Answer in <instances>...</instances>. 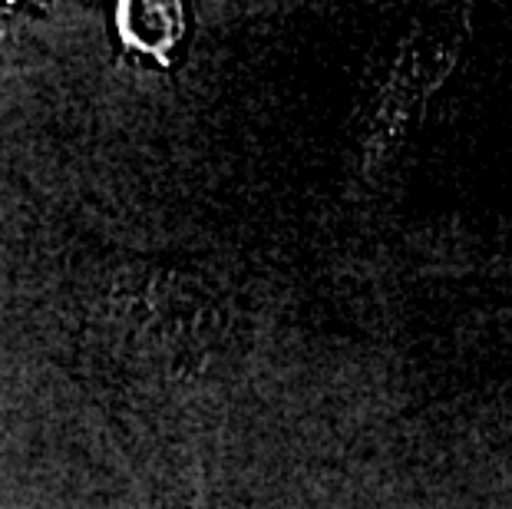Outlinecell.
Listing matches in <instances>:
<instances>
[{
    "label": "cell",
    "mask_w": 512,
    "mask_h": 509,
    "mask_svg": "<svg viewBox=\"0 0 512 509\" xmlns=\"http://www.w3.org/2000/svg\"><path fill=\"white\" fill-rule=\"evenodd\" d=\"M470 34L466 10H446L430 20H420L403 37L397 60L390 67L387 80L380 83V93L370 106L367 133H364V162L367 169H377L397 153V146L420 123L433 90L450 77L460 50Z\"/></svg>",
    "instance_id": "6da1fadb"
}]
</instances>
